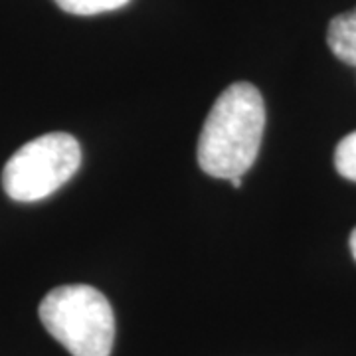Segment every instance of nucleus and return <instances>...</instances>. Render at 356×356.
<instances>
[{
  "label": "nucleus",
  "instance_id": "f257e3e1",
  "mask_svg": "<svg viewBox=\"0 0 356 356\" xmlns=\"http://www.w3.org/2000/svg\"><path fill=\"white\" fill-rule=\"evenodd\" d=\"M266 129V103L255 86L238 81L212 105L204 121L196 154L206 175L243 177L257 159Z\"/></svg>",
  "mask_w": 356,
  "mask_h": 356
},
{
  "label": "nucleus",
  "instance_id": "f03ea898",
  "mask_svg": "<svg viewBox=\"0 0 356 356\" xmlns=\"http://www.w3.org/2000/svg\"><path fill=\"white\" fill-rule=\"evenodd\" d=\"M46 331L72 356H109L115 341L113 309L89 285H62L40 303Z\"/></svg>",
  "mask_w": 356,
  "mask_h": 356
},
{
  "label": "nucleus",
  "instance_id": "7ed1b4c3",
  "mask_svg": "<svg viewBox=\"0 0 356 356\" xmlns=\"http://www.w3.org/2000/svg\"><path fill=\"white\" fill-rule=\"evenodd\" d=\"M81 165V149L67 133H48L20 147L2 170L4 192L16 202H36L62 188Z\"/></svg>",
  "mask_w": 356,
  "mask_h": 356
},
{
  "label": "nucleus",
  "instance_id": "20e7f679",
  "mask_svg": "<svg viewBox=\"0 0 356 356\" xmlns=\"http://www.w3.org/2000/svg\"><path fill=\"white\" fill-rule=\"evenodd\" d=\"M327 44L341 62L356 67V8L332 18L327 30Z\"/></svg>",
  "mask_w": 356,
  "mask_h": 356
},
{
  "label": "nucleus",
  "instance_id": "39448f33",
  "mask_svg": "<svg viewBox=\"0 0 356 356\" xmlns=\"http://www.w3.org/2000/svg\"><path fill=\"white\" fill-rule=\"evenodd\" d=\"M64 13L77 16H93V14L111 13L123 8L129 0H54Z\"/></svg>",
  "mask_w": 356,
  "mask_h": 356
},
{
  "label": "nucleus",
  "instance_id": "423d86ee",
  "mask_svg": "<svg viewBox=\"0 0 356 356\" xmlns=\"http://www.w3.org/2000/svg\"><path fill=\"white\" fill-rule=\"evenodd\" d=\"M334 166H337V172L341 177L356 182V131L350 133V135H346L337 145Z\"/></svg>",
  "mask_w": 356,
  "mask_h": 356
},
{
  "label": "nucleus",
  "instance_id": "0eeeda50",
  "mask_svg": "<svg viewBox=\"0 0 356 356\" xmlns=\"http://www.w3.org/2000/svg\"><path fill=\"white\" fill-rule=\"evenodd\" d=\"M350 252H353V257L356 259V228L350 234Z\"/></svg>",
  "mask_w": 356,
  "mask_h": 356
},
{
  "label": "nucleus",
  "instance_id": "6e6552de",
  "mask_svg": "<svg viewBox=\"0 0 356 356\" xmlns=\"http://www.w3.org/2000/svg\"><path fill=\"white\" fill-rule=\"evenodd\" d=\"M229 182H232V184H234V186H236V188H240V184H242V177L232 178V180H229Z\"/></svg>",
  "mask_w": 356,
  "mask_h": 356
}]
</instances>
